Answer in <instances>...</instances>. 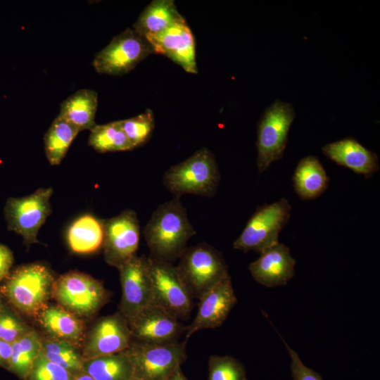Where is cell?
Masks as SVG:
<instances>
[{"label":"cell","instance_id":"1","mask_svg":"<svg viewBox=\"0 0 380 380\" xmlns=\"http://www.w3.org/2000/svg\"><path fill=\"white\" fill-rule=\"evenodd\" d=\"M143 232L150 257L171 263L180 257L196 234L179 196L160 205Z\"/></svg>","mask_w":380,"mask_h":380},{"label":"cell","instance_id":"2","mask_svg":"<svg viewBox=\"0 0 380 380\" xmlns=\"http://www.w3.org/2000/svg\"><path fill=\"white\" fill-rule=\"evenodd\" d=\"M55 279L52 271L42 263L23 265L2 281L0 295L19 314L35 319L52 298Z\"/></svg>","mask_w":380,"mask_h":380},{"label":"cell","instance_id":"3","mask_svg":"<svg viewBox=\"0 0 380 380\" xmlns=\"http://www.w3.org/2000/svg\"><path fill=\"white\" fill-rule=\"evenodd\" d=\"M220 178L214 155L203 147L185 160L170 167L163 182L176 196L193 194L211 197L217 191Z\"/></svg>","mask_w":380,"mask_h":380},{"label":"cell","instance_id":"4","mask_svg":"<svg viewBox=\"0 0 380 380\" xmlns=\"http://www.w3.org/2000/svg\"><path fill=\"white\" fill-rule=\"evenodd\" d=\"M52 298L83 319L92 317L101 310L108 300V292L99 280L83 272L70 271L55 279Z\"/></svg>","mask_w":380,"mask_h":380},{"label":"cell","instance_id":"5","mask_svg":"<svg viewBox=\"0 0 380 380\" xmlns=\"http://www.w3.org/2000/svg\"><path fill=\"white\" fill-rule=\"evenodd\" d=\"M179 259L176 267L193 298L198 299L229 274L221 253L206 243L186 247Z\"/></svg>","mask_w":380,"mask_h":380},{"label":"cell","instance_id":"6","mask_svg":"<svg viewBox=\"0 0 380 380\" xmlns=\"http://www.w3.org/2000/svg\"><path fill=\"white\" fill-rule=\"evenodd\" d=\"M291 211V205L285 198L258 207L234 241V248L260 253L278 243L279 233L287 224Z\"/></svg>","mask_w":380,"mask_h":380},{"label":"cell","instance_id":"7","mask_svg":"<svg viewBox=\"0 0 380 380\" xmlns=\"http://www.w3.org/2000/svg\"><path fill=\"white\" fill-rule=\"evenodd\" d=\"M295 115L292 105L279 100H275L261 115L257 127L256 141L259 173L282 158Z\"/></svg>","mask_w":380,"mask_h":380},{"label":"cell","instance_id":"8","mask_svg":"<svg viewBox=\"0 0 380 380\" xmlns=\"http://www.w3.org/2000/svg\"><path fill=\"white\" fill-rule=\"evenodd\" d=\"M186 340L167 343L133 341L125 350L132 365L134 380H167L186 358Z\"/></svg>","mask_w":380,"mask_h":380},{"label":"cell","instance_id":"9","mask_svg":"<svg viewBox=\"0 0 380 380\" xmlns=\"http://www.w3.org/2000/svg\"><path fill=\"white\" fill-rule=\"evenodd\" d=\"M52 194V188H39L28 196L6 201L4 211L8 229L20 235L27 246L38 242V232L51 213Z\"/></svg>","mask_w":380,"mask_h":380},{"label":"cell","instance_id":"10","mask_svg":"<svg viewBox=\"0 0 380 380\" xmlns=\"http://www.w3.org/2000/svg\"><path fill=\"white\" fill-rule=\"evenodd\" d=\"M151 53L152 47L146 38L133 28H127L113 37L95 55L92 65L99 74L122 75L133 70Z\"/></svg>","mask_w":380,"mask_h":380},{"label":"cell","instance_id":"11","mask_svg":"<svg viewBox=\"0 0 380 380\" xmlns=\"http://www.w3.org/2000/svg\"><path fill=\"white\" fill-rule=\"evenodd\" d=\"M148 260L153 303L165 309L178 319L186 318L193 308V298L176 266L151 257Z\"/></svg>","mask_w":380,"mask_h":380},{"label":"cell","instance_id":"12","mask_svg":"<svg viewBox=\"0 0 380 380\" xmlns=\"http://www.w3.org/2000/svg\"><path fill=\"white\" fill-rule=\"evenodd\" d=\"M132 342L127 320L118 311L94 322L85 333L80 353L84 360H88L124 351Z\"/></svg>","mask_w":380,"mask_h":380},{"label":"cell","instance_id":"13","mask_svg":"<svg viewBox=\"0 0 380 380\" xmlns=\"http://www.w3.org/2000/svg\"><path fill=\"white\" fill-rule=\"evenodd\" d=\"M103 256L106 262L117 269L137 255L140 227L135 212L125 210L103 220Z\"/></svg>","mask_w":380,"mask_h":380},{"label":"cell","instance_id":"14","mask_svg":"<svg viewBox=\"0 0 380 380\" xmlns=\"http://www.w3.org/2000/svg\"><path fill=\"white\" fill-rule=\"evenodd\" d=\"M118 270L122 289L119 312L128 321L153 303L148 258L135 255Z\"/></svg>","mask_w":380,"mask_h":380},{"label":"cell","instance_id":"15","mask_svg":"<svg viewBox=\"0 0 380 380\" xmlns=\"http://www.w3.org/2000/svg\"><path fill=\"white\" fill-rule=\"evenodd\" d=\"M133 341L167 343L177 341L186 327L161 307L151 303L127 321Z\"/></svg>","mask_w":380,"mask_h":380},{"label":"cell","instance_id":"16","mask_svg":"<svg viewBox=\"0 0 380 380\" xmlns=\"http://www.w3.org/2000/svg\"><path fill=\"white\" fill-rule=\"evenodd\" d=\"M236 303L232 279L227 274L198 298L197 314L186 327V340L199 330L220 327Z\"/></svg>","mask_w":380,"mask_h":380},{"label":"cell","instance_id":"17","mask_svg":"<svg viewBox=\"0 0 380 380\" xmlns=\"http://www.w3.org/2000/svg\"><path fill=\"white\" fill-rule=\"evenodd\" d=\"M144 37L153 53L167 57L189 73L198 72L194 37L186 20Z\"/></svg>","mask_w":380,"mask_h":380},{"label":"cell","instance_id":"18","mask_svg":"<svg viewBox=\"0 0 380 380\" xmlns=\"http://www.w3.org/2000/svg\"><path fill=\"white\" fill-rule=\"evenodd\" d=\"M295 265L289 247L279 242L260 253L248 270L258 283L276 287L286 285L294 277Z\"/></svg>","mask_w":380,"mask_h":380},{"label":"cell","instance_id":"19","mask_svg":"<svg viewBox=\"0 0 380 380\" xmlns=\"http://www.w3.org/2000/svg\"><path fill=\"white\" fill-rule=\"evenodd\" d=\"M322 151L326 157L337 165L366 178L371 177L379 169L377 154L353 137L329 143L322 146Z\"/></svg>","mask_w":380,"mask_h":380},{"label":"cell","instance_id":"20","mask_svg":"<svg viewBox=\"0 0 380 380\" xmlns=\"http://www.w3.org/2000/svg\"><path fill=\"white\" fill-rule=\"evenodd\" d=\"M35 320L46 337L67 342L80 350L85 335L83 319L58 304L49 303Z\"/></svg>","mask_w":380,"mask_h":380},{"label":"cell","instance_id":"21","mask_svg":"<svg viewBox=\"0 0 380 380\" xmlns=\"http://www.w3.org/2000/svg\"><path fill=\"white\" fill-rule=\"evenodd\" d=\"M329 178L319 159L313 156L303 158L292 176L296 194L303 201L320 196L327 189Z\"/></svg>","mask_w":380,"mask_h":380},{"label":"cell","instance_id":"22","mask_svg":"<svg viewBox=\"0 0 380 380\" xmlns=\"http://www.w3.org/2000/svg\"><path fill=\"white\" fill-rule=\"evenodd\" d=\"M66 239L70 249L78 254H89L103 247V220L86 214L77 218L69 227Z\"/></svg>","mask_w":380,"mask_h":380},{"label":"cell","instance_id":"23","mask_svg":"<svg viewBox=\"0 0 380 380\" xmlns=\"http://www.w3.org/2000/svg\"><path fill=\"white\" fill-rule=\"evenodd\" d=\"M98 94L92 89H81L60 105L58 116L72 125L80 132L91 130L96 125Z\"/></svg>","mask_w":380,"mask_h":380},{"label":"cell","instance_id":"24","mask_svg":"<svg viewBox=\"0 0 380 380\" xmlns=\"http://www.w3.org/2000/svg\"><path fill=\"white\" fill-rule=\"evenodd\" d=\"M185 20L172 0H154L141 13L133 29L143 37L160 33Z\"/></svg>","mask_w":380,"mask_h":380},{"label":"cell","instance_id":"25","mask_svg":"<svg viewBox=\"0 0 380 380\" xmlns=\"http://www.w3.org/2000/svg\"><path fill=\"white\" fill-rule=\"evenodd\" d=\"M83 372L95 380H134L132 365L125 350L84 360Z\"/></svg>","mask_w":380,"mask_h":380},{"label":"cell","instance_id":"26","mask_svg":"<svg viewBox=\"0 0 380 380\" xmlns=\"http://www.w3.org/2000/svg\"><path fill=\"white\" fill-rule=\"evenodd\" d=\"M42 336L33 328L11 344L8 371L25 380L35 360L41 354Z\"/></svg>","mask_w":380,"mask_h":380},{"label":"cell","instance_id":"27","mask_svg":"<svg viewBox=\"0 0 380 380\" xmlns=\"http://www.w3.org/2000/svg\"><path fill=\"white\" fill-rule=\"evenodd\" d=\"M79 132L58 115L53 120L44 137L46 157L51 165L61 164Z\"/></svg>","mask_w":380,"mask_h":380},{"label":"cell","instance_id":"28","mask_svg":"<svg viewBox=\"0 0 380 380\" xmlns=\"http://www.w3.org/2000/svg\"><path fill=\"white\" fill-rule=\"evenodd\" d=\"M88 144L99 153L133 150L120 120L96 125L90 130Z\"/></svg>","mask_w":380,"mask_h":380},{"label":"cell","instance_id":"29","mask_svg":"<svg viewBox=\"0 0 380 380\" xmlns=\"http://www.w3.org/2000/svg\"><path fill=\"white\" fill-rule=\"evenodd\" d=\"M41 355L62 367L72 376L83 372L84 360L80 350L67 342L42 337Z\"/></svg>","mask_w":380,"mask_h":380},{"label":"cell","instance_id":"30","mask_svg":"<svg viewBox=\"0 0 380 380\" xmlns=\"http://www.w3.org/2000/svg\"><path fill=\"white\" fill-rule=\"evenodd\" d=\"M120 122L122 130L134 148L149 140L155 126L154 115L151 109H146L137 116Z\"/></svg>","mask_w":380,"mask_h":380},{"label":"cell","instance_id":"31","mask_svg":"<svg viewBox=\"0 0 380 380\" xmlns=\"http://www.w3.org/2000/svg\"><path fill=\"white\" fill-rule=\"evenodd\" d=\"M208 380H248L243 364L229 355H211Z\"/></svg>","mask_w":380,"mask_h":380},{"label":"cell","instance_id":"32","mask_svg":"<svg viewBox=\"0 0 380 380\" xmlns=\"http://www.w3.org/2000/svg\"><path fill=\"white\" fill-rule=\"evenodd\" d=\"M32 329L12 307L4 303L0 310V339L12 344Z\"/></svg>","mask_w":380,"mask_h":380},{"label":"cell","instance_id":"33","mask_svg":"<svg viewBox=\"0 0 380 380\" xmlns=\"http://www.w3.org/2000/svg\"><path fill=\"white\" fill-rule=\"evenodd\" d=\"M73 376L41 354L34 362L25 380H72Z\"/></svg>","mask_w":380,"mask_h":380},{"label":"cell","instance_id":"34","mask_svg":"<svg viewBox=\"0 0 380 380\" xmlns=\"http://www.w3.org/2000/svg\"><path fill=\"white\" fill-rule=\"evenodd\" d=\"M286 350L291 357V372L293 380H323L322 376L313 369L306 367L298 354L282 338Z\"/></svg>","mask_w":380,"mask_h":380},{"label":"cell","instance_id":"35","mask_svg":"<svg viewBox=\"0 0 380 380\" xmlns=\"http://www.w3.org/2000/svg\"><path fill=\"white\" fill-rule=\"evenodd\" d=\"M14 258L12 251L5 245L0 243V282L11 272Z\"/></svg>","mask_w":380,"mask_h":380},{"label":"cell","instance_id":"36","mask_svg":"<svg viewBox=\"0 0 380 380\" xmlns=\"http://www.w3.org/2000/svg\"><path fill=\"white\" fill-rule=\"evenodd\" d=\"M11 355V344L0 339V367L8 369Z\"/></svg>","mask_w":380,"mask_h":380},{"label":"cell","instance_id":"37","mask_svg":"<svg viewBox=\"0 0 380 380\" xmlns=\"http://www.w3.org/2000/svg\"><path fill=\"white\" fill-rule=\"evenodd\" d=\"M167 380H188L180 367L177 369Z\"/></svg>","mask_w":380,"mask_h":380},{"label":"cell","instance_id":"38","mask_svg":"<svg viewBox=\"0 0 380 380\" xmlns=\"http://www.w3.org/2000/svg\"><path fill=\"white\" fill-rule=\"evenodd\" d=\"M72 380H95L88 374L82 372L73 376Z\"/></svg>","mask_w":380,"mask_h":380},{"label":"cell","instance_id":"39","mask_svg":"<svg viewBox=\"0 0 380 380\" xmlns=\"http://www.w3.org/2000/svg\"><path fill=\"white\" fill-rule=\"evenodd\" d=\"M4 300L3 299V298L1 297V296L0 295V310L1 309V308L3 307L4 304Z\"/></svg>","mask_w":380,"mask_h":380}]
</instances>
